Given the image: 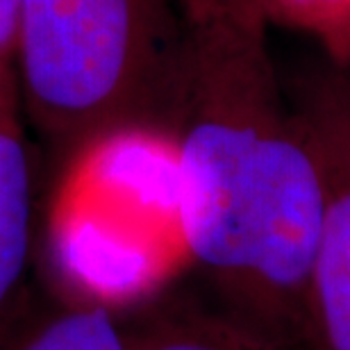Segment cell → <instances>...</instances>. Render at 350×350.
Segmentation results:
<instances>
[{
	"mask_svg": "<svg viewBox=\"0 0 350 350\" xmlns=\"http://www.w3.org/2000/svg\"><path fill=\"white\" fill-rule=\"evenodd\" d=\"M5 75H10V73H5ZM0 78H3V75H0Z\"/></svg>",
	"mask_w": 350,
	"mask_h": 350,
	"instance_id": "obj_9",
	"label": "cell"
},
{
	"mask_svg": "<svg viewBox=\"0 0 350 350\" xmlns=\"http://www.w3.org/2000/svg\"><path fill=\"white\" fill-rule=\"evenodd\" d=\"M128 332V330H125ZM128 350H289L226 312L173 310L128 332Z\"/></svg>",
	"mask_w": 350,
	"mask_h": 350,
	"instance_id": "obj_5",
	"label": "cell"
},
{
	"mask_svg": "<svg viewBox=\"0 0 350 350\" xmlns=\"http://www.w3.org/2000/svg\"><path fill=\"white\" fill-rule=\"evenodd\" d=\"M293 18L310 21L317 27L341 25L350 21V0H280Z\"/></svg>",
	"mask_w": 350,
	"mask_h": 350,
	"instance_id": "obj_7",
	"label": "cell"
},
{
	"mask_svg": "<svg viewBox=\"0 0 350 350\" xmlns=\"http://www.w3.org/2000/svg\"><path fill=\"white\" fill-rule=\"evenodd\" d=\"M182 48L171 0H23L21 105L53 146L78 148L166 109Z\"/></svg>",
	"mask_w": 350,
	"mask_h": 350,
	"instance_id": "obj_2",
	"label": "cell"
},
{
	"mask_svg": "<svg viewBox=\"0 0 350 350\" xmlns=\"http://www.w3.org/2000/svg\"><path fill=\"white\" fill-rule=\"evenodd\" d=\"M23 0H0V75L14 73Z\"/></svg>",
	"mask_w": 350,
	"mask_h": 350,
	"instance_id": "obj_8",
	"label": "cell"
},
{
	"mask_svg": "<svg viewBox=\"0 0 350 350\" xmlns=\"http://www.w3.org/2000/svg\"><path fill=\"white\" fill-rule=\"evenodd\" d=\"M293 107L317 155L323 216L312 269V312L321 350H350V78L323 73Z\"/></svg>",
	"mask_w": 350,
	"mask_h": 350,
	"instance_id": "obj_3",
	"label": "cell"
},
{
	"mask_svg": "<svg viewBox=\"0 0 350 350\" xmlns=\"http://www.w3.org/2000/svg\"><path fill=\"white\" fill-rule=\"evenodd\" d=\"M3 350H128V332L100 305L68 307L12 334Z\"/></svg>",
	"mask_w": 350,
	"mask_h": 350,
	"instance_id": "obj_6",
	"label": "cell"
},
{
	"mask_svg": "<svg viewBox=\"0 0 350 350\" xmlns=\"http://www.w3.org/2000/svg\"><path fill=\"white\" fill-rule=\"evenodd\" d=\"M266 37L260 0H185L166 105L180 226L223 312L289 350H321L312 269L323 182Z\"/></svg>",
	"mask_w": 350,
	"mask_h": 350,
	"instance_id": "obj_1",
	"label": "cell"
},
{
	"mask_svg": "<svg viewBox=\"0 0 350 350\" xmlns=\"http://www.w3.org/2000/svg\"><path fill=\"white\" fill-rule=\"evenodd\" d=\"M34 185L14 73L0 78V350L10 339L32 248Z\"/></svg>",
	"mask_w": 350,
	"mask_h": 350,
	"instance_id": "obj_4",
	"label": "cell"
}]
</instances>
